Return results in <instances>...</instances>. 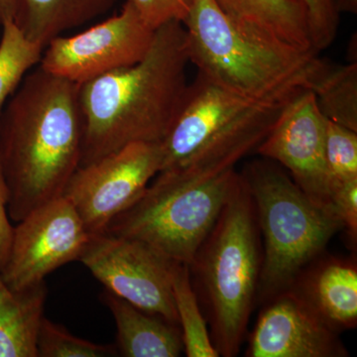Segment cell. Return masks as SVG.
I'll use <instances>...</instances> for the list:
<instances>
[{
    "label": "cell",
    "mask_w": 357,
    "mask_h": 357,
    "mask_svg": "<svg viewBox=\"0 0 357 357\" xmlns=\"http://www.w3.org/2000/svg\"><path fill=\"white\" fill-rule=\"evenodd\" d=\"M47 294L45 282L15 291L0 275V357H38L37 338Z\"/></svg>",
    "instance_id": "cell-16"
},
{
    "label": "cell",
    "mask_w": 357,
    "mask_h": 357,
    "mask_svg": "<svg viewBox=\"0 0 357 357\" xmlns=\"http://www.w3.org/2000/svg\"><path fill=\"white\" fill-rule=\"evenodd\" d=\"M17 6L18 0H0V26L14 21Z\"/></svg>",
    "instance_id": "cell-27"
},
{
    "label": "cell",
    "mask_w": 357,
    "mask_h": 357,
    "mask_svg": "<svg viewBox=\"0 0 357 357\" xmlns=\"http://www.w3.org/2000/svg\"><path fill=\"white\" fill-rule=\"evenodd\" d=\"M0 112L26 75L38 66L44 48L26 38L13 21L1 26Z\"/></svg>",
    "instance_id": "cell-20"
},
{
    "label": "cell",
    "mask_w": 357,
    "mask_h": 357,
    "mask_svg": "<svg viewBox=\"0 0 357 357\" xmlns=\"http://www.w3.org/2000/svg\"><path fill=\"white\" fill-rule=\"evenodd\" d=\"M338 13H356L357 0H333Z\"/></svg>",
    "instance_id": "cell-28"
},
{
    "label": "cell",
    "mask_w": 357,
    "mask_h": 357,
    "mask_svg": "<svg viewBox=\"0 0 357 357\" xmlns=\"http://www.w3.org/2000/svg\"><path fill=\"white\" fill-rule=\"evenodd\" d=\"M173 296L184 352L188 357H218L211 340L188 265L178 263L173 278Z\"/></svg>",
    "instance_id": "cell-19"
},
{
    "label": "cell",
    "mask_w": 357,
    "mask_h": 357,
    "mask_svg": "<svg viewBox=\"0 0 357 357\" xmlns=\"http://www.w3.org/2000/svg\"><path fill=\"white\" fill-rule=\"evenodd\" d=\"M105 290L178 326L173 296L178 262L128 237L91 234L79 259Z\"/></svg>",
    "instance_id": "cell-8"
},
{
    "label": "cell",
    "mask_w": 357,
    "mask_h": 357,
    "mask_svg": "<svg viewBox=\"0 0 357 357\" xmlns=\"http://www.w3.org/2000/svg\"><path fill=\"white\" fill-rule=\"evenodd\" d=\"M262 244L255 204L241 173L236 187L192 264L220 356L241 351L262 269Z\"/></svg>",
    "instance_id": "cell-5"
},
{
    "label": "cell",
    "mask_w": 357,
    "mask_h": 357,
    "mask_svg": "<svg viewBox=\"0 0 357 357\" xmlns=\"http://www.w3.org/2000/svg\"><path fill=\"white\" fill-rule=\"evenodd\" d=\"M289 100L248 98L198 73L162 141L160 172L204 178L234 169L264 140Z\"/></svg>",
    "instance_id": "cell-4"
},
{
    "label": "cell",
    "mask_w": 357,
    "mask_h": 357,
    "mask_svg": "<svg viewBox=\"0 0 357 357\" xmlns=\"http://www.w3.org/2000/svg\"><path fill=\"white\" fill-rule=\"evenodd\" d=\"M126 2L152 30L173 21L184 22L194 4V0H126Z\"/></svg>",
    "instance_id": "cell-24"
},
{
    "label": "cell",
    "mask_w": 357,
    "mask_h": 357,
    "mask_svg": "<svg viewBox=\"0 0 357 357\" xmlns=\"http://www.w3.org/2000/svg\"><path fill=\"white\" fill-rule=\"evenodd\" d=\"M116 324L117 354L123 357H178L184 352L180 326L143 311L105 290L102 295Z\"/></svg>",
    "instance_id": "cell-14"
},
{
    "label": "cell",
    "mask_w": 357,
    "mask_h": 357,
    "mask_svg": "<svg viewBox=\"0 0 357 357\" xmlns=\"http://www.w3.org/2000/svg\"><path fill=\"white\" fill-rule=\"evenodd\" d=\"M241 175L252 197L263 237L258 293L269 300L292 287L342 225L317 206L276 162L256 160Z\"/></svg>",
    "instance_id": "cell-6"
},
{
    "label": "cell",
    "mask_w": 357,
    "mask_h": 357,
    "mask_svg": "<svg viewBox=\"0 0 357 357\" xmlns=\"http://www.w3.org/2000/svg\"><path fill=\"white\" fill-rule=\"evenodd\" d=\"M82 141L79 84L39 66L30 70L0 112L11 220L63 196L81 164Z\"/></svg>",
    "instance_id": "cell-1"
},
{
    "label": "cell",
    "mask_w": 357,
    "mask_h": 357,
    "mask_svg": "<svg viewBox=\"0 0 357 357\" xmlns=\"http://www.w3.org/2000/svg\"><path fill=\"white\" fill-rule=\"evenodd\" d=\"M239 177L234 168L204 178L162 171L105 232L146 243L190 266Z\"/></svg>",
    "instance_id": "cell-7"
},
{
    "label": "cell",
    "mask_w": 357,
    "mask_h": 357,
    "mask_svg": "<svg viewBox=\"0 0 357 357\" xmlns=\"http://www.w3.org/2000/svg\"><path fill=\"white\" fill-rule=\"evenodd\" d=\"M119 0H18L13 22L45 47L55 37L109 13Z\"/></svg>",
    "instance_id": "cell-17"
},
{
    "label": "cell",
    "mask_w": 357,
    "mask_h": 357,
    "mask_svg": "<svg viewBox=\"0 0 357 357\" xmlns=\"http://www.w3.org/2000/svg\"><path fill=\"white\" fill-rule=\"evenodd\" d=\"M307 89L328 121L357 132V64L333 66L319 61Z\"/></svg>",
    "instance_id": "cell-18"
},
{
    "label": "cell",
    "mask_w": 357,
    "mask_h": 357,
    "mask_svg": "<svg viewBox=\"0 0 357 357\" xmlns=\"http://www.w3.org/2000/svg\"><path fill=\"white\" fill-rule=\"evenodd\" d=\"M251 333L246 356L344 357L338 332L295 287L270 298Z\"/></svg>",
    "instance_id": "cell-13"
},
{
    "label": "cell",
    "mask_w": 357,
    "mask_h": 357,
    "mask_svg": "<svg viewBox=\"0 0 357 357\" xmlns=\"http://www.w3.org/2000/svg\"><path fill=\"white\" fill-rule=\"evenodd\" d=\"M183 23L155 30L139 62L79 84L83 122L79 166L135 142L166 137L187 89L189 64Z\"/></svg>",
    "instance_id": "cell-2"
},
{
    "label": "cell",
    "mask_w": 357,
    "mask_h": 357,
    "mask_svg": "<svg viewBox=\"0 0 357 357\" xmlns=\"http://www.w3.org/2000/svg\"><path fill=\"white\" fill-rule=\"evenodd\" d=\"M297 289L333 330H351L357 324V269L352 261L326 260L305 277Z\"/></svg>",
    "instance_id": "cell-15"
},
{
    "label": "cell",
    "mask_w": 357,
    "mask_h": 357,
    "mask_svg": "<svg viewBox=\"0 0 357 357\" xmlns=\"http://www.w3.org/2000/svg\"><path fill=\"white\" fill-rule=\"evenodd\" d=\"M190 63L222 88L258 100H289L307 89L321 58L237 23L215 0H194L184 22Z\"/></svg>",
    "instance_id": "cell-3"
},
{
    "label": "cell",
    "mask_w": 357,
    "mask_h": 357,
    "mask_svg": "<svg viewBox=\"0 0 357 357\" xmlns=\"http://www.w3.org/2000/svg\"><path fill=\"white\" fill-rule=\"evenodd\" d=\"M9 190L0 161V270L6 265L13 236V225L8 213Z\"/></svg>",
    "instance_id": "cell-26"
},
{
    "label": "cell",
    "mask_w": 357,
    "mask_h": 357,
    "mask_svg": "<svg viewBox=\"0 0 357 357\" xmlns=\"http://www.w3.org/2000/svg\"><path fill=\"white\" fill-rule=\"evenodd\" d=\"M326 159L333 190L335 185L357 180L356 131L326 119Z\"/></svg>",
    "instance_id": "cell-22"
},
{
    "label": "cell",
    "mask_w": 357,
    "mask_h": 357,
    "mask_svg": "<svg viewBox=\"0 0 357 357\" xmlns=\"http://www.w3.org/2000/svg\"><path fill=\"white\" fill-rule=\"evenodd\" d=\"M307 13L312 47L319 53L333 44L340 26V13L333 0H295Z\"/></svg>",
    "instance_id": "cell-23"
},
{
    "label": "cell",
    "mask_w": 357,
    "mask_h": 357,
    "mask_svg": "<svg viewBox=\"0 0 357 357\" xmlns=\"http://www.w3.org/2000/svg\"><path fill=\"white\" fill-rule=\"evenodd\" d=\"M38 357L117 356L115 345L98 344L72 335L63 326L44 318L37 338Z\"/></svg>",
    "instance_id": "cell-21"
},
{
    "label": "cell",
    "mask_w": 357,
    "mask_h": 357,
    "mask_svg": "<svg viewBox=\"0 0 357 357\" xmlns=\"http://www.w3.org/2000/svg\"><path fill=\"white\" fill-rule=\"evenodd\" d=\"M135 9L126 2L109 20L72 35L55 37L45 47L39 67L82 84L144 58L154 38Z\"/></svg>",
    "instance_id": "cell-10"
},
{
    "label": "cell",
    "mask_w": 357,
    "mask_h": 357,
    "mask_svg": "<svg viewBox=\"0 0 357 357\" xmlns=\"http://www.w3.org/2000/svg\"><path fill=\"white\" fill-rule=\"evenodd\" d=\"M333 210L335 217L356 243L357 236V180L335 185L333 190Z\"/></svg>",
    "instance_id": "cell-25"
},
{
    "label": "cell",
    "mask_w": 357,
    "mask_h": 357,
    "mask_svg": "<svg viewBox=\"0 0 357 357\" xmlns=\"http://www.w3.org/2000/svg\"><path fill=\"white\" fill-rule=\"evenodd\" d=\"M326 119L319 112L314 93L303 89L284 105L256 152L287 169L298 187L335 217L326 159Z\"/></svg>",
    "instance_id": "cell-12"
},
{
    "label": "cell",
    "mask_w": 357,
    "mask_h": 357,
    "mask_svg": "<svg viewBox=\"0 0 357 357\" xmlns=\"http://www.w3.org/2000/svg\"><path fill=\"white\" fill-rule=\"evenodd\" d=\"M161 166V144L131 143L79 166L63 197L73 204L89 234H102L116 215L139 198Z\"/></svg>",
    "instance_id": "cell-9"
},
{
    "label": "cell",
    "mask_w": 357,
    "mask_h": 357,
    "mask_svg": "<svg viewBox=\"0 0 357 357\" xmlns=\"http://www.w3.org/2000/svg\"><path fill=\"white\" fill-rule=\"evenodd\" d=\"M91 234L64 197L35 208L13 227V241L0 275L13 290L45 282L52 272L79 261Z\"/></svg>",
    "instance_id": "cell-11"
}]
</instances>
